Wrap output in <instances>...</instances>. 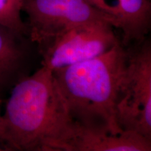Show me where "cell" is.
Masks as SVG:
<instances>
[{
    "label": "cell",
    "instance_id": "6da1fadb",
    "mask_svg": "<svg viewBox=\"0 0 151 151\" xmlns=\"http://www.w3.org/2000/svg\"><path fill=\"white\" fill-rule=\"evenodd\" d=\"M73 119L52 71L43 67L11 91L0 121V143L11 150L55 151Z\"/></svg>",
    "mask_w": 151,
    "mask_h": 151
},
{
    "label": "cell",
    "instance_id": "7a4b0ae2",
    "mask_svg": "<svg viewBox=\"0 0 151 151\" xmlns=\"http://www.w3.org/2000/svg\"><path fill=\"white\" fill-rule=\"evenodd\" d=\"M127 58L119 41L101 55L52 71L74 121L115 134L124 132L117 122L116 104Z\"/></svg>",
    "mask_w": 151,
    "mask_h": 151
},
{
    "label": "cell",
    "instance_id": "3957f363",
    "mask_svg": "<svg viewBox=\"0 0 151 151\" xmlns=\"http://www.w3.org/2000/svg\"><path fill=\"white\" fill-rule=\"evenodd\" d=\"M128 52L116 104L118 126L151 140V47L148 41Z\"/></svg>",
    "mask_w": 151,
    "mask_h": 151
},
{
    "label": "cell",
    "instance_id": "277c9868",
    "mask_svg": "<svg viewBox=\"0 0 151 151\" xmlns=\"http://www.w3.org/2000/svg\"><path fill=\"white\" fill-rule=\"evenodd\" d=\"M106 20H96L69 28L39 46L42 66L52 71L101 55L120 40Z\"/></svg>",
    "mask_w": 151,
    "mask_h": 151
},
{
    "label": "cell",
    "instance_id": "5b68a950",
    "mask_svg": "<svg viewBox=\"0 0 151 151\" xmlns=\"http://www.w3.org/2000/svg\"><path fill=\"white\" fill-rule=\"evenodd\" d=\"M22 12L27 16V35L38 46L79 24L110 22L88 0H23Z\"/></svg>",
    "mask_w": 151,
    "mask_h": 151
},
{
    "label": "cell",
    "instance_id": "8992f818",
    "mask_svg": "<svg viewBox=\"0 0 151 151\" xmlns=\"http://www.w3.org/2000/svg\"><path fill=\"white\" fill-rule=\"evenodd\" d=\"M151 140L133 132L115 134L73 120L55 151H150Z\"/></svg>",
    "mask_w": 151,
    "mask_h": 151
},
{
    "label": "cell",
    "instance_id": "52a82bcc",
    "mask_svg": "<svg viewBox=\"0 0 151 151\" xmlns=\"http://www.w3.org/2000/svg\"><path fill=\"white\" fill-rule=\"evenodd\" d=\"M122 33L124 46L144 41L151 22L150 0H88Z\"/></svg>",
    "mask_w": 151,
    "mask_h": 151
},
{
    "label": "cell",
    "instance_id": "ba28073f",
    "mask_svg": "<svg viewBox=\"0 0 151 151\" xmlns=\"http://www.w3.org/2000/svg\"><path fill=\"white\" fill-rule=\"evenodd\" d=\"M14 31L0 24V88L17 70L23 51Z\"/></svg>",
    "mask_w": 151,
    "mask_h": 151
},
{
    "label": "cell",
    "instance_id": "9c48e42d",
    "mask_svg": "<svg viewBox=\"0 0 151 151\" xmlns=\"http://www.w3.org/2000/svg\"><path fill=\"white\" fill-rule=\"evenodd\" d=\"M23 0H0V24L19 36L27 35V24L22 18Z\"/></svg>",
    "mask_w": 151,
    "mask_h": 151
},
{
    "label": "cell",
    "instance_id": "30bf717a",
    "mask_svg": "<svg viewBox=\"0 0 151 151\" xmlns=\"http://www.w3.org/2000/svg\"><path fill=\"white\" fill-rule=\"evenodd\" d=\"M1 100L0 99V106H1ZM1 112H0V121H1Z\"/></svg>",
    "mask_w": 151,
    "mask_h": 151
}]
</instances>
